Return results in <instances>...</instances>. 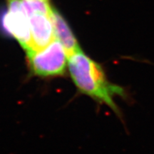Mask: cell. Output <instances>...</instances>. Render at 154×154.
Instances as JSON below:
<instances>
[{
	"label": "cell",
	"mask_w": 154,
	"mask_h": 154,
	"mask_svg": "<svg viewBox=\"0 0 154 154\" xmlns=\"http://www.w3.org/2000/svg\"><path fill=\"white\" fill-rule=\"evenodd\" d=\"M46 1H48V0H46Z\"/></svg>",
	"instance_id": "cell-7"
},
{
	"label": "cell",
	"mask_w": 154,
	"mask_h": 154,
	"mask_svg": "<svg viewBox=\"0 0 154 154\" xmlns=\"http://www.w3.org/2000/svg\"><path fill=\"white\" fill-rule=\"evenodd\" d=\"M28 19L32 36V50L43 49L55 39L51 16L34 13L30 14Z\"/></svg>",
	"instance_id": "cell-4"
},
{
	"label": "cell",
	"mask_w": 154,
	"mask_h": 154,
	"mask_svg": "<svg viewBox=\"0 0 154 154\" xmlns=\"http://www.w3.org/2000/svg\"><path fill=\"white\" fill-rule=\"evenodd\" d=\"M22 8L27 17L34 13H42L51 16L53 9L46 0H22Z\"/></svg>",
	"instance_id": "cell-6"
},
{
	"label": "cell",
	"mask_w": 154,
	"mask_h": 154,
	"mask_svg": "<svg viewBox=\"0 0 154 154\" xmlns=\"http://www.w3.org/2000/svg\"><path fill=\"white\" fill-rule=\"evenodd\" d=\"M51 19L54 29L55 37L62 44L68 56L80 50L76 38L61 14L53 9L51 14Z\"/></svg>",
	"instance_id": "cell-5"
},
{
	"label": "cell",
	"mask_w": 154,
	"mask_h": 154,
	"mask_svg": "<svg viewBox=\"0 0 154 154\" xmlns=\"http://www.w3.org/2000/svg\"><path fill=\"white\" fill-rule=\"evenodd\" d=\"M26 54L31 72L40 77L61 76L68 65V54L57 38L43 49L31 50Z\"/></svg>",
	"instance_id": "cell-2"
},
{
	"label": "cell",
	"mask_w": 154,
	"mask_h": 154,
	"mask_svg": "<svg viewBox=\"0 0 154 154\" xmlns=\"http://www.w3.org/2000/svg\"><path fill=\"white\" fill-rule=\"evenodd\" d=\"M9 10L3 18L5 29L16 38L26 52L32 50V36L28 17L22 8V0H8Z\"/></svg>",
	"instance_id": "cell-3"
},
{
	"label": "cell",
	"mask_w": 154,
	"mask_h": 154,
	"mask_svg": "<svg viewBox=\"0 0 154 154\" xmlns=\"http://www.w3.org/2000/svg\"><path fill=\"white\" fill-rule=\"evenodd\" d=\"M68 67L71 78L81 93L109 106L119 118L122 119V113L114 98L120 96L127 100L129 98L128 92L123 86L108 79L101 64L80 49L69 56Z\"/></svg>",
	"instance_id": "cell-1"
}]
</instances>
